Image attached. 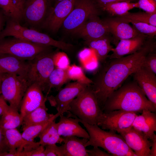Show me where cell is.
Instances as JSON below:
<instances>
[{
	"instance_id": "obj_43",
	"label": "cell",
	"mask_w": 156,
	"mask_h": 156,
	"mask_svg": "<svg viewBox=\"0 0 156 156\" xmlns=\"http://www.w3.org/2000/svg\"><path fill=\"white\" fill-rule=\"evenodd\" d=\"M9 106L1 94L0 95V116L2 115Z\"/></svg>"
},
{
	"instance_id": "obj_26",
	"label": "cell",
	"mask_w": 156,
	"mask_h": 156,
	"mask_svg": "<svg viewBox=\"0 0 156 156\" xmlns=\"http://www.w3.org/2000/svg\"><path fill=\"white\" fill-rule=\"evenodd\" d=\"M55 120L50 122L38 135L40 145L44 146L63 142V139L59 134L57 123Z\"/></svg>"
},
{
	"instance_id": "obj_8",
	"label": "cell",
	"mask_w": 156,
	"mask_h": 156,
	"mask_svg": "<svg viewBox=\"0 0 156 156\" xmlns=\"http://www.w3.org/2000/svg\"><path fill=\"white\" fill-rule=\"evenodd\" d=\"M52 51L42 53L31 60L28 80L31 84L36 83L45 92L49 77L55 68Z\"/></svg>"
},
{
	"instance_id": "obj_34",
	"label": "cell",
	"mask_w": 156,
	"mask_h": 156,
	"mask_svg": "<svg viewBox=\"0 0 156 156\" xmlns=\"http://www.w3.org/2000/svg\"><path fill=\"white\" fill-rule=\"evenodd\" d=\"M66 71L69 80L75 81L86 85H90L92 83V80L85 75L83 69L80 66L75 64L69 66Z\"/></svg>"
},
{
	"instance_id": "obj_40",
	"label": "cell",
	"mask_w": 156,
	"mask_h": 156,
	"mask_svg": "<svg viewBox=\"0 0 156 156\" xmlns=\"http://www.w3.org/2000/svg\"><path fill=\"white\" fill-rule=\"evenodd\" d=\"M138 8L145 12L156 13V1L155 0H139L138 2Z\"/></svg>"
},
{
	"instance_id": "obj_41",
	"label": "cell",
	"mask_w": 156,
	"mask_h": 156,
	"mask_svg": "<svg viewBox=\"0 0 156 156\" xmlns=\"http://www.w3.org/2000/svg\"><path fill=\"white\" fill-rule=\"evenodd\" d=\"M1 117V116L0 120ZM9 151L4 135L0 127V156H3L5 153L9 152Z\"/></svg>"
},
{
	"instance_id": "obj_21",
	"label": "cell",
	"mask_w": 156,
	"mask_h": 156,
	"mask_svg": "<svg viewBox=\"0 0 156 156\" xmlns=\"http://www.w3.org/2000/svg\"><path fill=\"white\" fill-rule=\"evenodd\" d=\"M59 116V121L57 123L58 133L61 136H75L89 139L88 132L79 125L77 117H67L63 114H61Z\"/></svg>"
},
{
	"instance_id": "obj_49",
	"label": "cell",
	"mask_w": 156,
	"mask_h": 156,
	"mask_svg": "<svg viewBox=\"0 0 156 156\" xmlns=\"http://www.w3.org/2000/svg\"><path fill=\"white\" fill-rule=\"evenodd\" d=\"M3 73L0 72V88L1 86Z\"/></svg>"
},
{
	"instance_id": "obj_16",
	"label": "cell",
	"mask_w": 156,
	"mask_h": 156,
	"mask_svg": "<svg viewBox=\"0 0 156 156\" xmlns=\"http://www.w3.org/2000/svg\"><path fill=\"white\" fill-rule=\"evenodd\" d=\"M103 21L109 33L112 36V41L115 46L121 40L131 38L140 34L129 23L118 17L109 18Z\"/></svg>"
},
{
	"instance_id": "obj_10",
	"label": "cell",
	"mask_w": 156,
	"mask_h": 156,
	"mask_svg": "<svg viewBox=\"0 0 156 156\" xmlns=\"http://www.w3.org/2000/svg\"><path fill=\"white\" fill-rule=\"evenodd\" d=\"M139 113L121 110L103 113L97 125L103 130L118 133L131 126Z\"/></svg>"
},
{
	"instance_id": "obj_9",
	"label": "cell",
	"mask_w": 156,
	"mask_h": 156,
	"mask_svg": "<svg viewBox=\"0 0 156 156\" xmlns=\"http://www.w3.org/2000/svg\"><path fill=\"white\" fill-rule=\"evenodd\" d=\"M99 13L93 0H76L73 9L63 23V28L66 32L72 33Z\"/></svg>"
},
{
	"instance_id": "obj_32",
	"label": "cell",
	"mask_w": 156,
	"mask_h": 156,
	"mask_svg": "<svg viewBox=\"0 0 156 156\" xmlns=\"http://www.w3.org/2000/svg\"><path fill=\"white\" fill-rule=\"evenodd\" d=\"M129 23L135 21L147 23L156 27V13H149L146 12L131 13L128 12L120 16H117Z\"/></svg>"
},
{
	"instance_id": "obj_13",
	"label": "cell",
	"mask_w": 156,
	"mask_h": 156,
	"mask_svg": "<svg viewBox=\"0 0 156 156\" xmlns=\"http://www.w3.org/2000/svg\"><path fill=\"white\" fill-rule=\"evenodd\" d=\"M88 85L77 81L69 83L59 90L55 96H47V100L51 106L56 108L57 112L63 114L68 111L72 101Z\"/></svg>"
},
{
	"instance_id": "obj_36",
	"label": "cell",
	"mask_w": 156,
	"mask_h": 156,
	"mask_svg": "<svg viewBox=\"0 0 156 156\" xmlns=\"http://www.w3.org/2000/svg\"><path fill=\"white\" fill-rule=\"evenodd\" d=\"M132 27L139 33L147 37L154 38L156 35V27L147 23L135 21H131Z\"/></svg>"
},
{
	"instance_id": "obj_46",
	"label": "cell",
	"mask_w": 156,
	"mask_h": 156,
	"mask_svg": "<svg viewBox=\"0 0 156 156\" xmlns=\"http://www.w3.org/2000/svg\"><path fill=\"white\" fill-rule=\"evenodd\" d=\"M5 16L2 11H0V33L2 30L5 21Z\"/></svg>"
},
{
	"instance_id": "obj_47",
	"label": "cell",
	"mask_w": 156,
	"mask_h": 156,
	"mask_svg": "<svg viewBox=\"0 0 156 156\" xmlns=\"http://www.w3.org/2000/svg\"><path fill=\"white\" fill-rule=\"evenodd\" d=\"M14 3L19 8L21 12L22 10L24 0H12Z\"/></svg>"
},
{
	"instance_id": "obj_44",
	"label": "cell",
	"mask_w": 156,
	"mask_h": 156,
	"mask_svg": "<svg viewBox=\"0 0 156 156\" xmlns=\"http://www.w3.org/2000/svg\"><path fill=\"white\" fill-rule=\"evenodd\" d=\"M152 144L150 148V153L151 156H156V135H155L151 140Z\"/></svg>"
},
{
	"instance_id": "obj_11",
	"label": "cell",
	"mask_w": 156,
	"mask_h": 156,
	"mask_svg": "<svg viewBox=\"0 0 156 156\" xmlns=\"http://www.w3.org/2000/svg\"><path fill=\"white\" fill-rule=\"evenodd\" d=\"M49 3V0H24L22 21L24 20L31 28L37 30L41 27L46 16Z\"/></svg>"
},
{
	"instance_id": "obj_23",
	"label": "cell",
	"mask_w": 156,
	"mask_h": 156,
	"mask_svg": "<svg viewBox=\"0 0 156 156\" xmlns=\"http://www.w3.org/2000/svg\"><path fill=\"white\" fill-rule=\"evenodd\" d=\"M3 133L9 149L3 156H16L18 153L34 142L25 139L16 128L6 130Z\"/></svg>"
},
{
	"instance_id": "obj_50",
	"label": "cell",
	"mask_w": 156,
	"mask_h": 156,
	"mask_svg": "<svg viewBox=\"0 0 156 156\" xmlns=\"http://www.w3.org/2000/svg\"><path fill=\"white\" fill-rule=\"evenodd\" d=\"M1 94V93L0 90V95Z\"/></svg>"
},
{
	"instance_id": "obj_38",
	"label": "cell",
	"mask_w": 156,
	"mask_h": 156,
	"mask_svg": "<svg viewBox=\"0 0 156 156\" xmlns=\"http://www.w3.org/2000/svg\"><path fill=\"white\" fill-rule=\"evenodd\" d=\"M45 156H66V151L64 144L60 146L56 144L44 146Z\"/></svg>"
},
{
	"instance_id": "obj_14",
	"label": "cell",
	"mask_w": 156,
	"mask_h": 156,
	"mask_svg": "<svg viewBox=\"0 0 156 156\" xmlns=\"http://www.w3.org/2000/svg\"><path fill=\"white\" fill-rule=\"evenodd\" d=\"M118 133L121 135L136 156H151L150 152L151 141L142 132L132 126Z\"/></svg>"
},
{
	"instance_id": "obj_3",
	"label": "cell",
	"mask_w": 156,
	"mask_h": 156,
	"mask_svg": "<svg viewBox=\"0 0 156 156\" xmlns=\"http://www.w3.org/2000/svg\"><path fill=\"white\" fill-rule=\"evenodd\" d=\"M77 118L85 127L89 135L86 147L91 146L101 147L112 156H136L120 134L105 131L97 125L90 124Z\"/></svg>"
},
{
	"instance_id": "obj_6",
	"label": "cell",
	"mask_w": 156,
	"mask_h": 156,
	"mask_svg": "<svg viewBox=\"0 0 156 156\" xmlns=\"http://www.w3.org/2000/svg\"><path fill=\"white\" fill-rule=\"evenodd\" d=\"M52 47L38 44L12 37L0 39V53H7L31 61L39 54L52 51Z\"/></svg>"
},
{
	"instance_id": "obj_12",
	"label": "cell",
	"mask_w": 156,
	"mask_h": 156,
	"mask_svg": "<svg viewBox=\"0 0 156 156\" xmlns=\"http://www.w3.org/2000/svg\"><path fill=\"white\" fill-rule=\"evenodd\" d=\"M76 0H63L49 8L41 27L57 32L73 8Z\"/></svg>"
},
{
	"instance_id": "obj_7",
	"label": "cell",
	"mask_w": 156,
	"mask_h": 156,
	"mask_svg": "<svg viewBox=\"0 0 156 156\" xmlns=\"http://www.w3.org/2000/svg\"><path fill=\"white\" fill-rule=\"evenodd\" d=\"M30 84L27 79L22 76L3 73L0 90L9 105L18 111L23 96Z\"/></svg>"
},
{
	"instance_id": "obj_4",
	"label": "cell",
	"mask_w": 156,
	"mask_h": 156,
	"mask_svg": "<svg viewBox=\"0 0 156 156\" xmlns=\"http://www.w3.org/2000/svg\"><path fill=\"white\" fill-rule=\"evenodd\" d=\"M12 36L35 44L57 47L65 51H73L74 46L64 42L55 40L48 35L37 30L22 26L20 23L8 18L4 28L0 33V39Z\"/></svg>"
},
{
	"instance_id": "obj_31",
	"label": "cell",
	"mask_w": 156,
	"mask_h": 156,
	"mask_svg": "<svg viewBox=\"0 0 156 156\" xmlns=\"http://www.w3.org/2000/svg\"><path fill=\"white\" fill-rule=\"evenodd\" d=\"M61 113H57L49 120L38 123L32 124L23 127V132L21 134L25 140L33 141L40 133L51 121L55 120L59 117Z\"/></svg>"
},
{
	"instance_id": "obj_17",
	"label": "cell",
	"mask_w": 156,
	"mask_h": 156,
	"mask_svg": "<svg viewBox=\"0 0 156 156\" xmlns=\"http://www.w3.org/2000/svg\"><path fill=\"white\" fill-rule=\"evenodd\" d=\"M132 74L133 80L156 107V75L142 65Z\"/></svg>"
},
{
	"instance_id": "obj_28",
	"label": "cell",
	"mask_w": 156,
	"mask_h": 156,
	"mask_svg": "<svg viewBox=\"0 0 156 156\" xmlns=\"http://www.w3.org/2000/svg\"><path fill=\"white\" fill-rule=\"evenodd\" d=\"M100 6L111 16L117 17L125 14L133 8H138V2L123 1L110 3Z\"/></svg>"
},
{
	"instance_id": "obj_29",
	"label": "cell",
	"mask_w": 156,
	"mask_h": 156,
	"mask_svg": "<svg viewBox=\"0 0 156 156\" xmlns=\"http://www.w3.org/2000/svg\"><path fill=\"white\" fill-rule=\"evenodd\" d=\"M45 103L38 107L26 115L23 118V127L46 121L54 115L48 113Z\"/></svg>"
},
{
	"instance_id": "obj_18",
	"label": "cell",
	"mask_w": 156,
	"mask_h": 156,
	"mask_svg": "<svg viewBox=\"0 0 156 156\" xmlns=\"http://www.w3.org/2000/svg\"><path fill=\"white\" fill-rule=\"evenodd\" d=\"M39 86L36 83L31 84L23 98L19 110L23 118L26 115L45 103L44 97Z\"/></svg>"
},
{
	"instance_id": "obj_24",
	"label": "cell",
	"mask_w": 156,
	"mask_h": 156,
	"mask_svg": "<svg viewBox=\"0 0 156 156\" xmlns=\"http://www.w3.org/2000/svg\"><path fill=\"white\" fill-rule=\"evenodd\" d=\"M112 37L109 35L94 39L85 40V43L95 55L97 60L103 63L106 61L109 53L113 48L111 45Z\"/></svg>"
},
{
	"instance_id": "obj_45",
	"label": "cell",
	"mask_w": 156,
	"mask_h": 156,
	"mask_svg": "<svg viewBox=\"0 0 156 156\" xmlns=\"http://www.w3.org/2000/svg\"><path fill=\"white\" fill-rule=\"evenodd\" d=\"M135 0H97L99 5L103 4L115 2H119L123 1H129L133 2Z\"/></svg>"
},
{
	"instance_id": "obj_22",
	"label": "cell",
	"mask_w": 156,
	"mask_h": 156,
	"mask_svg": "<svg viewBox=\"0 0 156 156\" xmlns=\"http://www.w3.org/2000/svg\"><path fill=\"white\" fill-rule=\"evenodd\" d=\"M140 115L135 118L132 126L136 129L142 132L150 140L155 135L156 114L148 110H143Z\"/></svg>"
},
{
	"instance_id": "obj_33",
	"label": "cell",
	"mask_w": 156,
	"mask_h": 156,
	"mask_svg": "<svg viewBox=\"0 0 156 156\" xmlns=\"http://www.w3.org/2000/svg\"><path fill=\"white\" fill-rule=\"evenodd\" d=\"M0 8L8 18L20 23L22 21L21 12L12 0H0Z\"/></svg>"
},
{
	"instance_id": "obj_5",
	"label": "cell",
	"mask_w": 156,
	"mask_h": 156,
	"mask_svg": "<svg viewBox=\"0 0 156 156\" xmlns=\"http://www.w3.org/2000/svg\"><path fill=\"white\" fill-rule=\"evenodd\" d=\"M90 85L84 88L70 103L68 117L75 116L91 125H97L103 112Z\"/></svg>"
},
{
	"instance_id": "obj_37",
	"label": "cell",
	"mask_w": 156,
	"mask_h": 156,
	"mask_svg": "<svg viewBox=\"0 0 156 156\" xmlns=\"http://www.w3.org/2000/svg\"><path fill=\"white\" fill-rule=\"evenodd\" d=\"M53 59L55 68L66 69L69 66V59L64 52H55Z\"/></svg>"
},
{
	"instance_id": "obj_20",
	"label": "cell",
	"mask_w": 156,
	"mask_h": 156,
	"mask_svg": "<svg viewBox=\"0 0 156 156\" xmlns=\"http://www.w3.org/2000/svg\"><path fill=\"white\" fill-rule=\"evenodd\" d=\"M148 37L142 34L129 39L120 40L114 48H113L111 54L107 58L112 59L120 57L133 54L139 50L144 44Z\"/></svg>"
},
{
	"instance_id": "obj_1",
	"label": "cell",
	"mask_w": 156,
	"mask_h": 156,
	"mask_svg": "<svg viewBox=\"0 0 156 156\" xmlns=\"http://www.w3.org/2000/svg\"><path fill=\"white\" fill-rule=\"evenodd\" d=\"M154 38L148 37L142 47L126 56L106 61L92 79L90 86L102 110L109 95L121 86L128 77L142 65L146 56L156 50Z\"/></svg>"
},
{
	"instance_id": "obj_30",
	"label": "cell",
	"mask_w": 156,
	"mask_h": 156,
	"mask_svg": "<svg viewBox=\"0 0 156 156\" xmlns=\"http://www.w3.org/2000/svg\"><path fill=\"white\" fill-rule=\"evenodd\" d=\"M69 79L67 74L66 69L55 68L50 74L47 81L45 92L47 95L51 90L55 88L57 90Z\"/></svg>"
},
{
	"instance_id": "obj_48",
	"label": "cell",
	"mask_w": 156,
	"mask_h": 156,
	"mask_svg": "<svg viewBox=\"0 0 156 156\" xmlns=\"http://www.w3.org/2000/svg\"><path fill=\"white\" fill-rule=\"evenodd\" d=\"M63 0H49V2H50V1H53L55 2V4H56L58 2L62 1Z\"/></svg>"
},
{
	"instance_id": "obj_2",
	"label": "cell",
	"mask_w": 156,
	"mask_h": 156,
	"mask_svg": "<svg viewBox=\"0 0 156 156\" xmlns=\"http://www.w3.org/2000/svg\"><path fill=\"white\" fill-rule=\"evenodd\" d=\"M118 110L139 113L143 110H148L155 112L156 107L133 80L125 83L109 95L102 111L107 113Z\"/></svg>"
},
{
	"instance_id": "obj_27",
	"label": "cell",
	"mask_w": 156,
	"mask_h": 156,
	"mask_svg": "<svg viewBox=\"0 0 156 156\" xmlns=\"http://www.w3.org/2000/svg\"><path fill=\"white\" fill-rule=\"evenodd\" d=\"M23 121V118L18 110L9 105L8 109L1 116L0 127L3 133L6 130L18 127L22 124Z\"/></svg>"
},
{
	"instance_id": "obj_25",
	"label": "cell",
	"mask_w": 156,
	"mask_h": 156,
	"mask_svg": "<svg viewBox=\"0 0 156 156\" xmlns=\"http://www.w3.org/2000/svg\"><path fill=\"white\" fill-rule=\"evenodd\" d=\"M62 137L66 156H89L86 148V144L88 139H80L75 136Z\"/></svg>"
},
{
	"instance_id": "obj_51",
	"label": "cell",
	"mask_w": 156,
	"mask_h": 156,
	"mask_svg": "<svg viewBox=\"0 0 156 156\" xmlns=\"http://www.w3.org/2000/svg\"></svg>"
},
{
	"instance_id": "obj_39",
	"label": "cell",
	"mask_w": 156,
	"mask_h": 156,
	"mask_svg": "<svg viewBox=\"0 0 156 156\" xmlns=\"http://www.w3.org/2000/svg\"><path fill=\"white\" fill-rule=\"evenodd\" d=\"M142 66L156 74V50L148 54L145 57Z\"/></svg>"
},
{
	"instance_id": "obj_15",
	"label": "cell",
	"mask_w": 156,
	"mask_h": 156,
	"mask_svg": "<svg viewBox=\"0 0 156 156\" xmlns=\"http://www.w3.org/2000/svg\"><path fill=\"white\" fill-rule=\"evenodd\" d=\"M98 15L91 16L72 33L82 37L85 40L98 38L109 35V33L107 26Z\"/></svg>"
},
{
	"instance_id": "obj_19",
	"label": "cell",
	"mask_w": 156,
	"mask_h": 156,
	"mask_svg": "<svg viewBox=\"0 0 156 156\" xmlns=\"http://www.w3.org/2000/svg\"><path fill=\"white\" fill-rule=\"evenodd\" d=\"M30 61L7 53H0V72L16 74L28 79Z\"/></svg>"
},
{
	"instance_id": "obj_35",
	"label": "cell",
	"mask_w": 156,
	"mask_h": 156,
	"mask_svg": "<svg viewBox=\"0 0 156 156\" xmlns=\"http://www.w3.org/2000/svg\"><path fill=\"white\" fill-rule=\"evenodd\" d=\"M45 147L39 142H35L26 146L16 156H45Z\"/></svg>"
},
{
	"instance_id": "obj_42",
	"label": "cell",
	"mask_w": 156,
	"mask_h": 156,
	"mask_svg": "<svg viewBox=\"0 0 156 156\" xmlns=\"http://www.w3.org/2000/svg\"><path fill=\"white\" fill-rule=\"evenodd\" d=\"M90 149H87L89 156H111V154L101 150L99 147H93Z\"/></svg>"
}]
</instances>
